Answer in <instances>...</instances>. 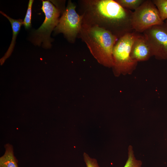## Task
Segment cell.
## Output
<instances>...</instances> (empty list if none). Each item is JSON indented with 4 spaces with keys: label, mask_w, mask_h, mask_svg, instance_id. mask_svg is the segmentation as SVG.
<instances>
[{
    "label": "cell",
    "mask_w": 167,
    "mask_h": 167,
    "mask_svg": "<svg viewBox=\"0 0 167 167\" xmlns=\"http://www.w3.org/2000/svg\"><path fill=\"white\" fill-rule=\"evenodd\" d=\"M151 55L159 60L167 59V24L153 26L143 32Z\"/></svg>",
    "instance_id": "7"
},
{
    "label": "cell",
    "mask_w": 167,
    "mask_h": 167,
    "mask_svg": "<svg viewBox=\"0 0 167 167\" xmlns=\"http://www.w3.org/2000/svg\"><path fill=\"white\" fill-rule=\"evenodd\" d=\"M78 2L83 24L103 28L118 39L134 31L131 23L133 12L115 0H80Z\"/></svg>",
    "instance_id": "1"
},
{
    "label": "cell",
    "mask_w": 167,
    "mask_h": 167,
    "mask_svg": "<svg viewBox=\"0 0 167 167\" xmlns=\"http://www.w3.org/2000/svg\"><path fill=\"white\" fill-rule=\"evenodd\" d=\"M138 33L134 31L125 34L118 39L113 48V64L115 75L131 74L136 68L138 62L131 58L132 46Z\"/></svg>",
    "instance_id": "3"
},
{
    "label": "cell",
    "mask_w": 167,
    "mask_h": 167,
    "mask_svg": "<svg viewBox=\"0 0 167 167\" xmlns=\"http://www.w3.org/2000/svg\"><path fill=\"white\" fill-rule=\"evenodd\" d=\"M4 148L5 152L0 157V167H18V161L14 155L13 146L7 143Z\"/></svg>",
    "instance_id": "10"
},
{
    "label": "cell",
    "mask_w": 167,
    "mask_h": 167,
    "mask_svg": "<svg viewBox=\"0 0 167 167\" xmlns=\"http://www.w3.org/2000/svg\"><path fill=\"white\" fill-rule=\"evenodd\" d=\"M78 36L99 63L106 67H112L113 49L118 39L115 36L96 26L83 24Z\"/></svg>",
    "instance_id": "2"
},
{
    "label": "cell",
    "mask_w": 167,
    "mask_h": 167,
    "mask_svg": "<svg viewBox=\"0 0 167 167\" xmlns=\"http://www.w3.org/2000/svg\"><path fill=\"white\" fill-rule=\"evenodd\" d=\"M83 157L86 167H99L96 160L91 158L86 153H84Z\"/></svg>",
    "instance_id": "15"
},
{
    "label": "cell",
    "mask_w": 167,
    "mask_h": 167,
    "mask_svg": "<svg viewBox=\"0 0 167 167\" xmlns=\"http://www.w3.org/2000/svg\"><path fill=\"white\" fill-rule=\"evenodd\" d=\"M131 23L134 31L140 33L153 26L161 25L165 22L161 20L152 0H146L133 12Z\"/></svg>",
    "instance_id": "5"
},
{
    "label": "cell",
    "mask_w": 167,
    "mask_h": 167,
    "mask_svg": "<svg viewBox=\"0 0 167 167\" xmlns=\"http://www.w3.org/2000/svg\"><path fill=\"white\" fill-rule=\"evenodd\" d=\"M124 8L131 10H136L144 1V0H115Z\"/></svg>",
    "instance_id": "12"
},
{
    "label": "cell",
    "mask_w": 167,
    "mask_h": 167,
    "mask_svg": "<svg viewBox=\"0 0 167 167\" xmlns=\"http://www.w3.org/2000/svg\"><path fill=\"white\" fill-rule=\"evenodd\" d=\"M131 55V58L137 62L147 61L152 56L143 35L138 34L132 46Z\"/></svg>",
    "instance_id": "8"
},
{
    "label": "cell",
    "mask_w": 167,
    "mask_h": 167,
    "mask_svg": "<svg viewBox=\"0 0 167 167\" xmlns=\"http://www.w3.org/2000/svg\"><path fill=\"white\" fill-rule=\"evenodd\" d=\"M0 13L6 17L9 21L11 25L13 34L11 42L8 49L4 56L0 59V63L1 65L11 54L14 48L17 36L19 32L21 26L23 24V20L21 19H13L1 11Z\"/></svg>",
    "instance_id": "9"
},
{
    "label": "cell",
    "mask_w": 167,
    "mask_h": 167,
    "mask_svg": "<svg viewBox=\"0 0 167 167\" xmlns=\"http://www.w3.org/2000/svg\"><path fill=\"white\" fill-rule=\"evenodd\" d=\"M142 162L137 159L134 154L133 147L129 145L128 148V158L123 167H142Z\"/></svg>",
    "instance_id": "11"
},
{
    "label": "cell",
    "mask_w": 167,
    "mask_h": 167,
    "mask_svg": "<svg viewBox=\"0 0 167 167\" xmlns=\"http://www.w3.org/2000/svg\"><path fill=\"white\" fill-rule=\"evenodd\" d=\"M166 24H167V19H166V20H165V22Z\"/></svg>",
    "instance_id": "16"
},
{
    "label": "cell",
    "mask_w": 167,
    "mask_h": 167,
    "mask_svg": "<svg viewBox=\"0 0 167 167\" xmlns=\"http://www.w3.org/2000/svg\"><path fill=\"white\" fill-rule=\"evenodd\" d=\"M154 4L157 8L162 21L167 19V0H153Z\"/></svg>",
    "instance_id": "13"
},
{
    "label": "cell",
    "mask_w": 167,
    "mask_h": 167,
    "mask_svg": "<svg viewBox=\"0 0 167 167\" xmlns=\"http://www.w3.org/2000/svg\"><path fill=\"white\" fill-rule=\"evenodd\" d=\"M42 1L41 10L45 15V18L39 28L34 31L31 41L36 45L40 46L42 43L43 47L50 48L52 46L51 43L53 41L50 34L58 25L60 13L62 11L49 1Z\"/></svg>",
    "instance_id": "4"
},
{
    "label": "cell",
    "mask_w": 167,
    "mask_h": 167,
    "mask_svg": "<svg viewBox=\"0 0 167 167\" xmlns=\"http://www.w3.org/2000/svg\"><path fill=\"white\" fill-rule=\"evenodd\" d=\"M76 7L71 0H69L54 29L55 33H63L68 41L72 43L78 36L83 24V17L76 11Z\"/></svg>",
    "instance_id": "6"
},
{
    "label": "cell",
    "mask_w": 167,
    "mask_h": 167,
    "mask_svg": "<svg viewBox=\"0 0 167 167\" xmlns=\"http://www.w3.org/2000/svg\"><path fill=\"white\" fill-rule=\"evenodd\" d=\"M33 2V0L29 1L26 14L23 21V24L26 29H29L31 27L32 8Z\"/></svg>",
    "instance_id": "14"
}]
</instances>
